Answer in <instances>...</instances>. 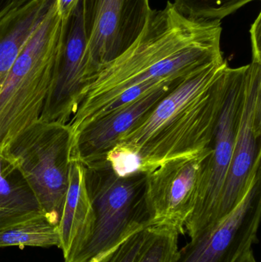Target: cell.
Segmentation results:
<instances>
[{
    "label": "cell",
    "mask_w": 261,
    "mask_h": 262,
    "mask_svg": "<svg viewBox=\"0 0 261 262\" xmlns=\"http://www.w3.org/2000/svg\"><path fill=\"white\" fill-rule=\"evenodd\" d=\"M222 31L221 21L185 16L172 2L153 10L139 38L83 88L67 124L72 143L104 106L127 89L158 78L192 75L222 62Z\"/></svg>",
    "instance_id": "1"
},
{
    "label": "cell",
    "mask_w": 261,
    "mask_h": 262,
    "mask_svg": "<svg viewBox=\"0 0 261 262\" xmlns=\"http://www.w3.org/2000/svg\"><path fill=\"white\" fill-rule=\"evenodd\" d=\"M233 71L225 59L187 77L123 134L115 147L134 156L140 174L212 147Z\"/></svg>",
    "instance_id": "2"
},
{
    "label": "cell",
    "mask_w": 261,
    "mask_h": 262,
    "mask_svg": "<svg viewBox=\"0 0 261 262\" xmlns=\"http://www.w3.org/2000/svg\"><path fill=\"white\" fill-rule=\"evenodd\" d=\"M65 21L55 1L8 75L0 92V154L41 120L56 81Z\"/></svg>",
    "instance_id": "3"
},
{
    "label": "cell",
    "mask_w": 261,
    "mask_h": 262,
    "mask_svg": "<svg viewBox=\"0 0 261 262\" xmlns=\"http://www.w3.org/2000/svg\"><path fill=\"white\" fill-rule=\"evenodd\" d=\"M72 134L67 124L39 121L18 135L3 157L18 171L48 220L58 224L69 183Z\"/></svg>",
    "instance_id": "4"
},
{
    "label": "cell",
    "mask_w": 261,
    "mask_h": 262,
    "mask_svg": "<svg viewBox=\"0 0 261 262\" xmlns=\"http://www.w3.org/2000/svg\"><path fill=\"white\" fill-rule=\"evenodd\" d=\"M98 183L87 182L93 207V229L73 262H99L129 237L150 227L144 199V174L120 177L106 165Z\"/></svg>",
    "instance_id": "5"
},
{
    "label": "cell",
    "mask_w": 261,
    "mask_h": 262,
    "mask_svg": "<svg viewBox=\"0 0 261 262\" xmlns=\"http://www.w3.org/2000/svg\"><path fill=\"white\" fill-rule=\"evenodd\" d=\"M211 152L212 147L169 160L144 173V199L150 226L173 228L184 235Z\"/></svg>",
    "instance_id": "6"
},
{
    "label": "cell",
    "mask_w": 261,
    "mask_h": 262,
    "mask_svg": "<svg viewBox=\"0 0 261 262\" xmlns=\"http://www.w3.org/2000/svg\"><path fill=\"white\" fill-rule=\"evenodd\" d=\"M82 9L87 84L139 38L153 9L150 0H82Z\"/></svg>",
    "instance_id": "7"
},
{
    "label": "cell",
    "mask_w": 261,
    "mask_h": 262,
    "mask_svg": "<svg viewBox=\"0 0 261 262\" xmlns=\"http://www.w3.org/2000/svg\"><path fill=\"white\" fill-rule=\"evenodd\" d=\"M261 156L243 198L225 218L205 229L178 252L174 262H237L257 242L261 218Z\"/></svg>",
    "instance_id": "8"
},
{
    "label": "cell",
    "mask_w": 261,
    "mask_h": 262,
    "mask_svg": "<svg viewBox=\"0 0 261 262\" xmlns=\"http://www.w3.org/2000/svg\"><path fill=\"white\" fill-rule=\"evenodd\" d=\"M247 67L248 64L233 71L228 95L218 123L212 152L204 171L194 210L185 223V231L190 238L218 223L221 199L234 152Z\"/></svg>",
    "instance_id": "9"
},
{
    "label": "cell",
    "mask_w": 261,
    "mask_h": 262,
    "mask_svg": "<svg viewBox=\"0 0 261 262\" xmlns=\"http://www.w3.org/2000/svg\"><path fill=\"white\" fill-rule=\"evenodd\" d=\"M261 62L251 61L244 79L243 96L234 152L218 213V223L243 198L251 170L261 156Z\"/></svg>",
    "instance_id": "10"
},
{
    "label": "cell",
    "mask_w": 261,
    "mask_h": 262,
    "mask_svg": "<svg viewBox=\"0 0 261 262\" xmlns=\"http://www.w3.org/2000/svg\"><path fill=\"white\" fill-rule=\"evenodd\" d=\"M87 38L79 0L64 26L59 69L52 95L40 121L67 124L87 84Z\"/></svg>",
    "instance_id": "11"
},
{
    "label": "cell",
    "mask_w": 261,
    "mask_h": 262,
    "mask_svg": "<svg viewBox=\"0 0 261 262\" xmlns=\"http://www.w3.org/2000/svg\"><path fill=\"white\" fill-rule=\"evenodd\" d=\"M189 76L173 78L136 101L91 123L74 142L72 159L78 160L86 167L101 163L123 134L154 108L172 89Z\"/></svg>",
    "instance_id": "12"
},
{
    "label": "cell",
    "mask_w": 261,
    "mask_h": 262,
    "mask_svg": "<svg viewBox=\"0 0 261 262\" xmlns=\"http://www.w3.org/2000/svg\"><path fill=\"white\" fill-rule=\"evenodd\" d=\"M93 215L87 183V169L81 162L72 159L69 183L58 222L64 262H73L84 249L91 235Z\"/></svg>",
    "instance_id": "13"
},
{
    "label": "cell",
    "mask_w": 261,
    "mask_h": 262,
    "mask_svg": "<svg viewBox=\"0 0 261 262\" xmlns=\"http://www.w3.org/2000/svg\"><path fill=\"white\" fill-rule=\"evenodd\" d=\"M55 0H29L0 17V92L21 49Z\"/></svg>",
    "instance_id": "14"
},
{
    "label": "cell",
    "mask_w": 261,
    "mask_h": 262,
    "mask_svg": "<svg viewBox=\"0 0 261 262\" xmlns=\"http://www.w3.org/2000/svg\"><path fill=\"white\" fill-rule=\"evenodd\" d=\"M15 171L0 154V232L45 216L25 180L13 178Z\"/></svg>",
    "instance_id": "15"
},
{
    "label": "cell",
    "mask_w": 261,
    "mask_h": 262,
    "mask_svg": "<svg viewBox=\"0 0 261 262\" xmlns=\"http://www.w3.org/2000/svg\"><path fill=\"white\" fill-rule=\"evenodd\" d=\"M49 248L61 246L58 224L41 216L0 232V247Z\"/></svg>",
    "instance_id": "16"
},
{
    "label": "cell",
    "mask_w": 261,
    "mask_h": 262,
    "mask_svg": "<svg viewBox=\"0 0 261 262\" xmlns=\"http://www.w3.org/2000/svg\"><path fill=\"white\" fill-rule=\"evenodd\" d=\"M179 234L173 228L149 227V234L136 262H174L179 252Z\"/></svg>",
    "instance_id": "17"
},
{
    "label": "cell",
    "mask_w": 261,
    "mask_h": 262,
    "mask_svg": "<svg viewBox=\"0 0 261 262\" xmlns=\"http://www.w3.org/2000/svg\"><path fill=\"white\" fill-rule=\"evenodd\" d=\"M256 0H174L176 9L196 19L221 20Z\"/></svg>",
    "instance_id": "18"
},
{
    "label": "cell",
    "mask_w": 261,
    "mask_h": 262,
    "mask_svg": "<svg viewBox=\"0 0 261 262\" xmlns=\"http://www.w3.org/2000/svg\"><path fill=\"white\" fill-rule=\"evenodd\" d=\"M148 234L149 227L136 232L99 262H136Z\"/></svg>",
    "instance_id": "19"
},
{
    "label": "cell",
    "mask_w": 261,
    "mask_h": 262,
    "mask_svg": "<svg viewBox=\"0 0 261 262\" xmlns=\"http://www.w3.org/2000/svg\"><path fill=\"white\" fill-rule=\"evenodd\" d=\"M260 13L253 23L250 30L251 48H252V61L261 62V18Z\"/></svg>",
    "instance_id": "20"
},
{
    "label": "cell",
    "mask_w": 261,
    "mask_h": 262,
    "mask_svg": "<svg viewBox=\"0 0 261 262\" xmlns=\"http://www.w3.org/2000/svg\"><path fill=\"white\" fill-rule=\"evenodd\" d=\"M79 0H55L57 12L62 19H67Z\"/></svg>",
    "instance_id": "21"
},
{
    "label": "cell",
    "mask_w": 261,
    "mask_h": 262,
    "mask_svg": "<svg viewBox=\"0 0 261 262\" xmlns=\"http://www.w3.org/2000/svg\"><path fill=\"white\" fill-rule=\"evenodd\" d=\"M29 0H0V17L20 7Z\"/></svg>",
    "instance_id": "22"
},
{
    "label": "cell",
    "mask_w": 261,
    "mask_h": 262,
    "mask_svg": "<svg viewBox=\"0 0 261 262\" xmlns=\"http://www.w3.org/2000/svg\"><path fill=\"white\" fill-rule=\"evenodd\" d=\"M237 262H257L256 260L255 256H254V252L253 249H251L247 251L245 253L242 255L239 261Z\"/></svg>",
    "instance_id": "23"
}]
</instances>
